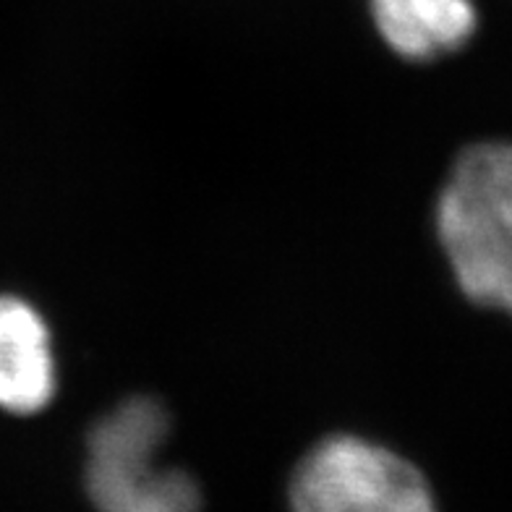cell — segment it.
<instances>
[{"label": "cell", "mask_w": 512, "mask_h": 512, "mask_svg": "<svg viewBox=\"0 0 512 512\" xmlns=\"http://www.w3.org/2000/svg\"><path fill=\"white\" fill-rule=\"evenodd\" d=\"M437 238L468 301L497 306L512 267V144H473L437 199Z\"/></svg>", "instance_id": "cell-1"}, {"label": "cell", "mask_w": 512, "mask_h": 512, "mask_svg": "<svg viewBox=\"0 0 512 512\" xmlns=\"http://www.w3.org/2000/svg\"><path fill=\"white\" fill-rule=\"evenodd\" d=\"M168 432V411L152 398L126 400L92 426L87 437V494L97 510H202V492L189 473L155 468Z\"/></svg>", "instance_id": "cell-2"}, {"label": "cell", "mask_w": 512, "mask_h": 512, "mask_svg": "<svg viewBox=\"0 0 512 512\" xmlns=\"http://www.w3.org/2000/svg\"><path fill=\"white\" fill-rule=\"evenodd\" d=\"M288 505L290 512H437L416 465L353 434L306 452L290 476Z\"/></svg>", "instance_id": "cell-3"}, {"label": "cell", "mask_w": 512, "mask_h": 512, "mask_svg": "<svg viewBox=\"0 0 512 512\" xmlns=\"http://www.w3.org/2000/svg\"><path fill=\"white\" fill-rule=\"evenodd\" d=\"M58 387L53 335L32 304L0 296V408L40 413Z\"/></svg>", "instance_id": "cell-4"}, {"label": "cell", "mask_w": 512, "mask_h": 512, "mask_svg": "<svg viewBox=\"0 0 512 512\" xmlns=\"http://www.w3.org/2000/svg\"><path fill=\"white\" fill-rule=\"evenodd\" d=\"M369 6L382 40L408 61L455 53L479 24L473 0H369Z\"/></svg>", "instance_id": "cell-5"}, {"label": "cell", "mask_w": 512, "mask_h": 512, "mask_svg": "<svg viewBox=\"0 0 512 512\" xmlns=\"http://www.w3.org/2000/svg\"><path fill=\"white\" fill-rule=\"evenodd\" d=\"M494 309L507 311V314L512 317V267H510V272H507L505 283H502V290H499L497 306H494Z\"/></svg>", "instance_id": "cell-6"}]
</instances>
